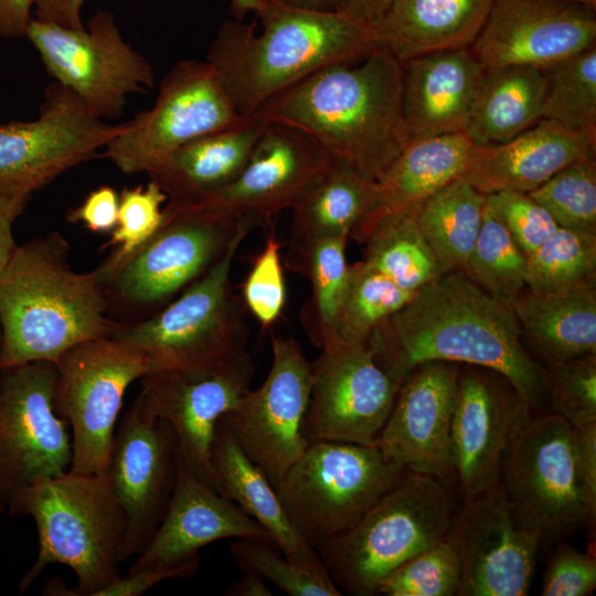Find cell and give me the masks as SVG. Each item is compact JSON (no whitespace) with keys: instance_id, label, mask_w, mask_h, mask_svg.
I'll use <instances>...</instances> for the list:
<instances>
[{"instance_id":"cell-1","label":"cell","mask_w":596,"mask_h":596,"mask_svg":"<svg viewBox=\"0 0 596 596\" xmlns=\"http://www.w3.org/2000/svg\"><path fill=\"white\" fill-rule=\"evenodd\" d=\"M368 341L379 364L401 382L424 362L468 364L503 375L534 412L547 406L544 366L523 348L511 305L461 269L424 286Z\"/></svg>"},{"instance_id":"cell-2","label":"cell","mask_w":596,"mask_h":596,"mask_svg":"<svg viewBox=\"0 0 596 596\" xmlns=\"http://www.w3.org/2000/svg\"><path fill=\"white\" fill-rule=\"evenodd\" d=\"M402 91V63L379 47L316 71L255 113L301 130L331 158L377 179L408 142Z\"/></svg>"},{"instance_id":"cell-3","label":"cell","mask_w":596,"mask_h":596,"mask_svg":"<svg viewBox=\"0 0 596 596\" xmlns=\"http://www.w3.org/2000/svg\"><path fill=\"white\" fill-rule=\"evenodd\" d=\"M262 22L225 20L210 44L212 66L241 116L316 71L355 62L379 49L375 29L340 11L263 0Z\"/></svg>"},{"instance_id":"cell-4","label":"cell","mask_w":596,"mask_h":596,"mask_svg":"<svg viewBox=\"0 0 596 596\" xmlns=\"http://www.w3.org/2000/svg\"><path fill=\"white\" fill-rule=\"evenodd\" d=\"M0 368L55 362L70 348L109 337L108 315L94 270L77 273L70 244L51 232L18 245L0 269Z\"/></svg>"},{"instance_id":"cell-5","label":"cell","mask_w":596,"mask_h":596,"mask_svg":"<svg viewBox=\"0 0 596 596\" xmlns=\"http://www.w3.org/2000/svg\"><path fill=\"white\" fill-rule=\"evenodd\" d=\"M7 511L31 517L38 531L39 552L19 582L20 595L53 564L71 567L77 585L52 578L42 589L47 596H96L120 577L126 517L105 473L68 470L39 481L17 494Z\"/></svg>"},{"instance_id":"cell-6","label":"cell","mask_w":596,"mask_h":596,"mask_svg":"<svg viewBox=\"0 0 596 596\" xmlns=\"http://www.w3.org/2000/svg\"><path fill=\"white\" fill-rule=\"evenodd\" d=\"M456 509L453 489L405 470L352 525L316 550L342 593L376 595L391 572L446 538Z\"/></svg>"},{"instance_id":"cell-7","label":"cell","mask_w":596,"mask_h":596,"mask_svg":"<svg viewBox=\"0 0 596 596\" xmlns=\"http://www.w3.org/2000/svg\"><path fill=\"white\" fill-rule=\"evenodd\" d=\"M260 224L190 207H163L158 230L127 258L94 269L109 317L118 322L146 319L205 274L236 236Z\"/></svg>"},{"instance_id":"cell-8","label":"cell","mask_w":596,"mask_h":596,"mask_svg":"<svg viewBox=\"0 0 596 596\" xmlns=\"http://www.w3.org/2000/svg\"><path fill=\"white\" fill-rule=\"evenodd\" d=\"M253 230L242 231L224 255L166 307L136 322L115 321L109 337L141 351L150 373L202 366L245 350L246 307L233 292L231 270Z\"/></svg>"},{"instance_id":"cell-9","label":"cell","mask_w":596,"mask_h":596,"mask_svg":"<svg viewBox=\"0 0 596 596\" xmlns=\"http://www.w3.org/2000/svg\"><path fill=\"white\" fill-rule=\"evenodd\" d=\"M404 471L376 445L318 440L275 489L295 526L317 549L352 525Z\"/></svg>"},{"instance_id":"cell-10","label":"cell","mask_w":596,"mask_h":596,"mask_svg":"<svg viewBox=\"0 0 596 596\" xmlns=\"http://www.w3.org/2000/svg\"><path fill=\"white\" fill-rule=\"evenodd\" d=\"M55 412L72 429L70 471L104 475L128 386L151 372L138 349L111 337L83 341L54 362Z\"/></svg>"},{"instance_id":"cell-11","label":"cell","mask_w":596,"mask_h":596,"mask_svg":"<svg viewBox=\"0 0 596 596\" xmlns=\"http://www.w3.org/2000/svg\"><path fill=\"white\" fill-rule=\"evenodd\" d=\"M573 430L552 412L532 413L503 456L500 483L509 504L542 544L567 536L588 521L576 472Z\"/></svg>"},{"instance_id":"cell-12","label":"cell","mask_w":596,"mask_h":596,"mask_svg":"<svg viewBox=\"0 0 596 596\" xmlns=\"http://www.w3.org/2000/svg\"><path fill=\"white\" fill-rule=\"evenodd\" d=\"M24 36L50 76L77 95L98 119L119 117L128 95L155 86L152 65L125 41L106 10L96 11L81 30L32 17Z\"/></svg>"},{"instance_id":"cell-13","label":"cell","mask_w":596,"mask_h":596,"mask_svg":"<svg viewBox=\"0 0 596 596\" xmlns=\"http://www.w3.org/2000/svg\"><path fill=\"white\" fill-rule=\"evenodd\" d=\"M242 117L206 61L180 60L161 79L152 107L124 123L103 155L126 174L147 173L182 145Z\"/></svg>"},{"instance_id":"cell-14","label":"cell","mask_w":596,"mask_h":596,"mask_svg":"<svg viewBox=\"0 0 596 596\" xmlns=\"http://www.w3.org/2000/svg\"><path fill=\"white\" fill-rule=\"evenodd\" d=\"M54 362L0 368V512L25 488L70 470L72 435L54 408Z\"/></svg>"},{"instance_id":"cell-15","label":"cell","mask_w":596,"mask_h":596,"mask_svg":"<svg viewBox=\"0 0 596 596\" xmlns=\"http://www.w3.org/2000/svg\"><path fill=\"white\" fill-rule=\"evenodd\" d=\"M123 126L96 118L72 91L50 84L34 119L0 125V195L30 201L92 159Z\"/></svg>"},{"instance_id":"cell-16","label":"cell","mask_w":596,"mask_h":596,"mask_svg":"<svg viewBox=\"0 0 596 596\" xmlns=\"http://www.w3.org/2000/svg\"><path fill=\"white\" fill-rule=\"evenodd\" d=\"M181 454L171 425L140 390L113 437L105 476L126 517L121 561L153 536L170 501Z\"/></svg>"},{"instance_id":"cell-17","label":"cell","mask_w":596,"mask_h":596,"mask_svg":"<svg viewBox=\"0 0 596 596\" xmlns=\"http://www.w3.org/2000/svg\"><path fill=\"white\" fill-rule=\"evenodd\" d=\"M402 382L375 360L369 341L338 343L311 363V391L302 436L375 445Z\"/></svg>"},{"instance_id":"cell-18","label":"cell","mask_w":596,"mask_h":596,"mask_svg":"<svg viewBox=\"0 0 596 596\" xmlns=\"http://www.w3.org/2000/svg\"><path fill=\"white\" fill-rule=\"evenodd\" d=\"M263 384L249 389L220 419L274 488L305 453L301 427L311 391V362L292 338L273 337Z\"/></svg>"},{"instance_id":"cell-19","label":"cell","mask_w":596,"mask_h":596,"mask_svg":"<svg viewBox=\"0 0 596 596\" xmlns=\"http://www.w3.org/2000/svg\"><path fill=\"white\" fill-rule=\"evenodd\" d=\"M462 500L446 534L460 562L458 596L528 595L540 536L517 519L500 481Z\"/></svg>"},{"instance_id":"cell-20","label":"cell","mask_w":596,"mask_h":596,"mask_svg":"<svg viewBox=\"0 0 596 596\" xmlns=\"http://www.w3.org/2000/svg\"><path fill=\"white\" fill-rule=\"evenodd\" d=\"M254 373L252 356L242 350L206 365L160 371L140 379L141 391L173 428L184 465L217 492L210 461L214 429L251 389Z\"/></svg>"},{"instance_id":"cell-21","label":"cell","mask_w":596,"mask_h":596,"mask_svg":"<svg viewBox=\"0 0 596 596\" xmlns=\"http://www.w3.org/2000/svg\"><path fill=\"white\" fill-rule=\"evenodd\" d=\"M533 412L500 373L460 364L450 460L455 488L462 499L500 481L505 450Z\"/></svg>"},{"instance_id":"cell-22","label":"cell","mask_w":596,"mask_h":596,"mask_svg":"<svg viewBox=\"0 0 596 596\" xmlns=\"http://www.w3.org/2000/svg\"><path fill=\"white\" fill-rule=\"evenodd\" d=\"M330 160L301 130L267 123L236 179L213 195L182 207L252 217L262 225L291 210Z\"/></svg>"},{"instance_id":"cell-23","label":"cell","mask_w":596,"mask_h":596,"mask_svg":"<svg viewBox=\"0 0 596 596\" xmlns=\"http://www.w3.org/2000/svg\"><path fill=\"white\" fill-rule=\"evenodd\" d=\"M596 45V10L570 0H494L470 49L486 68H547Z\"/></svg>"},{"instance_id":"cell-24","label":"cell","mask_w":596,"mask_h":596,"mask_svg":"<svg viewBox=\"0 0 596 596\" xmlns=\"http://www.w3.org/2000/svg\"><path fill=\"white\" fill-rule=\"evenodd\" d=\"M460 364L428 361L403 380L375 443L405 470L427 475L453 489L450 436Z\"/></svg>"},{"instance_id":"cell-25","label":"cell","mask_w":596,"mask_h":596,"mask_svg":"<svg viewBox=\"0 0 596 596\" xmlns=\"http://www.w3.org/2000/svg\"><path fill=\"white\" fill-rule=\"evenodd\" d=\"M228 538L275 545L260 524L232 500L201 482L181 458L164 515L128 572L198 561L200 549Z\"/></svg>"},{"instance_id":"cell-26","label":"cell","mask_w":596,"mask_h":596,"mask_svg":"<svg viewBox=\"0 0 596 596\" xmlns=\"http://www.w3.org/2000/svg\"><path fill=\"white\" fill-rule=\"evenodd\" d=\"M402 65V110L408 141L465 131L486 74L472 50L432 52Z\"/></svg>"},{"instance_id":"cell-27","label":"cell","mask_w":596,"mask_h":596,"mask_svg":"<svg viewBox=\"0 0 596 596\" xmlns=\"http://www.w3.org/2000/svg\"><path fill=\"white\" fill-rule=\"evenodd\" d=\"M585 156H596V132L575 130L542 118L507 142L476 146L464 178L485 194L529 193Z\"/></svg>"},{"instance_id":"cell-28","label":"cell","mask_w":596,"mask_h":596,"mask_svg":"<svg viewBox=\"0 0 596 596\" xmlns=\"http://www.w3.org/2000/svg\"><path fill=\"white\" fill-rule=\"evenodd\" d=\"M267 123L256 113L177 148L147 174L167 195L168 206L195 204L241 173Z\"/></svg>"},{"instance_id":"cell-29","label":"cell","mask_w":596,"mask_h":596,"mask_svg":"<svg viewBox=\"0 0 596 596\" xmlns=\"http://www.w3.org/2000/svg\"><path fill=\"white\" fill-rule=\"evenodd\" d=\"M475 148L465 131L409 140L376 179L374 204L351 238L362 244L385 216L416 206L462 178Z\"/></svg>"},{"instance_id":"cell-30","label":"cell","mask_w":596,"mask_h":596,"mask_svg":"<svg viewBox=\"0 0 596 596\" xmlns=\"http://www.w3.org/2000/svg\"><path fill=\"white\" fill-rule=\"evenodd\" d=\"M210 461L219 492L260 524L283 554L320 574H329L316 549L290 520L265 472L238 446L219 419L210 446Z\"/></svg>"},{"instance_id":"cell-31","label":"cell","mask_w":596,"mask_h":596,"mask_svg":"<svg viewBox=\"0 0 596 596\" xmlns=\"http://www.w3.org/2000/svg\"><path fill=\"white\" fill-rule=\"evenodd\" d=\"M511 307L523 348L543 366L596 354V278L563 291L523 290Z\"/></svg>"},{"instance_id":"cell-32","label":"cell","mask_w":596,"mask_h":596,"mask_svg":"<svg viewBox=\"0 0 596 596\" xmlns=\"http://www.w3.org/2000/svg\"><path fill=\"white\" fill-rule=\"evenodd\" d=\"M494 0H393L372 26L379 47L402 64L423 54L470 47Z\"/></svg>"},{"instance_id":"cell-33","label":"cell","mask_w":596,"mask_h":596,"mask_svg":"<svg viewBox=\"0 0 596 596\" xmlns=\"http://www.w3.org/2000/svg\"><path fill=\"white\" fill-rule=\"evenodd\" d=\"M375 195V178L331 158L291 209L288 247L320 237L351 238L371 211Z\"/></svg>"},{"instance_id":"cell-34","label":"cell","mask_w":596,"mask_h":596,"mask_svg":"<svg viewBox=\"0 0 596 596\" xmlns=\"http://www.w3.org/2000/svg\"><path fill=\"white\" fill-rule=\"evenodd\" d=\"M546 74L529 65L486 68L465 132L477 147L511 140L542 119Z\"/></svg>"},{"instance_id":"cell-35","label":"cell","mask_w":596,"mask_h":596,"mask_svg":"<svg viewBox=\"0 0 596 596\" xmlns=\"http://www.w3.org/2000/svg\"><path fill=\"white\" fill-rule=\"evenodd\" d=\"M348 241L343 236L320 237L288 247V268L311 284V297L302 308L301 321L320 350L336 344V324L349 279Z\"/></svg>"},{"instance_id":"cell-36","label":"cell","mask_w":596,"mask_h":596,"mask_svg":"<svg viewBox=\"0 0 596 596\" xmlns=\"http://www.w3.org/2000/svg\"><path fill=\"white\" fill-rule=\"evenodd\" d=\"M487 195L464 177L416 207L417 225L441 274L462 269L480 232Z\"/></svg>"},{"instance_id":"cell-37","label":"cell","mask_w":596,"mask_h":596,"mask_svg":"<svg viewBox=\"0 0 596 596\" xmlns=\"http://www.w3.org/2000/svg\"><path fill=\"white\" fill-rule=\"evenodd\" d=\"M416 206L382 219L362 243V262L401 288L417 292L441 275L417 222Z\"/></svg>"},{"instance_id":"cell-38","label":"cell","mask_w":596,"mask_h":596,"mask_svg":"<svg viewBox=\"0 0 596 596\" xmlns=\"http://www.w3.org/2000/svg\"><path fill=\"white\" fill-rule=\"evenodd\" d=\"M415 295L362 260L350 265L348 286L336 324V344L369 340L375 329Z\"/></svg>"},{"instance_id":"cell-39","label":"cell","mask_w":596,"mask_h":596,"mask_svg":"<svg viewBox=\"0 0 596 596\" xmlns=\"http://www.w3.org/2000/svg\"><path fill=\"white\" fill-rule=\"evenodd\" d=\"M528 256L486 204L479 235L462 272L493 298L512 304L525 288Z\"/></svg>"},{"instance_id":"cell-40","label":"cell","mask_w":596,"mask_h":596,"mask_svg":"<svg viewBox=\"0 0 596 596\" xmlns=\"http://www.w3.org/2000/svg\"><path fill=\"white\" fill-rule=\"evenodd\" d=\"M596 278V235L558 227L528 256L525 287L534 292L571 289Z\"/></svg>"},{"instance_id":"cell-41","label":"cell","mask_w":596,"mask_h":596,"mask_svg":"<svg viewBox=\"0 0 596 596\" xmlns=\"http://www.w3.org/2000/svg\"><path fill=\"white\" fill-rule=\"evenodd\" d=\"M544 70L542 118L596 132V45Z\"/></svg>"},{"instance_id":"cell-42","label":"cell","mask_w":596,"mask_h":596,"mask_svg":"<svg viewBox=\"0 0 596 596\" xmlns=\"http://www.w3.org/2000/svg\"><path fill=\"white\" fill-rule=\"evenodd\" d=\"M529 194L560 227L596 235V156L573 161Z\"/></svg>"},{"instance_id":"cell-43","label":"cell","mask_w":596,"mask_h":596,"mask_svg":"<svg viewBox=\"0 0 596 596\" xmlns=\"http://www.w3.org/2000/svg\"><path fill=\"white\" fill-rule=\"evenodd\" d=\"M460 574L457 552L445 538L391 572L379 585L376 595L458 596Z\"/></svg>"},{"instance_id":"cell-44","label":"cell","mask_w":596,"mask_h":596,"mask_svg":"<svg viewBox=\"0 0 596 596\" xmlns=\"http://www.w3.org/2000/svg\"><path fill=\"white\" fill-rule=\"evenodd\" d=\"M274 544L258 540L236 539L230 552L236 565L270 582L291 596H340L343 593L329 574L316 573L280 556Z\"/></svg>"},{"instance_id":"cell-45","label":"cell","mask_w":596,"mask_h":596,"mask_svg":"<svg viewBox=\"0 0 596 596\" xmlns=\"http://www.w3.org/2000/svg\"><path fill=\"white\" fill-rule=\"evenodd\" d=\"M547 407L572 427L596 423V354L544 365Z\"/></svg>"},{"instance_id":"cell-46","label":"cell","mask_w":596,"mask_h":596,"mask_svg":"<svg viewBox=\"0 0 596 596\" xmlns=\"http://www.w3.org/2000/svg\"><path fill=\"white\" fill-rule=\"evenodd\" d=\"M166 200L167 195L152 180L146 185L125 188L119 193L117 224L108 242L114 251L99 266L117 265L150 238L162 222L161 206Z\"/></svg>"},{"instance_id":"cell-47","label":"cell","mask_w":596,"mask_h":596,"mask_svg":"<svg viewBox=\"0 0 596 596\" xmlns=\"http://www.w3.org/2000/svg\"><path fill=\"white\" fill-rule=\"evenodd\" d=\"M285 300L286 287L280 262V243L272 233L246 277L243 301L263 327H269L280 316Z\"/></svg>"},{"instance_id":"cell-48","label":"cell","mask_w":596,"mask_h":596,"mask_svg":"<svg viewBox=\"0 0 596 596\" xmlns=\"http://www.w3.org/2000/svg\"><path fill=\"white\" fill-rule=\"evenodd\" d=\"M486 195L488 206L504 224L526 256L560 227L551 214L529 193L498 191Z\"/></svg>"},{"instance_id":"cell-49","label":"cell","mask_w":596,"mask_h":596,"mask_svg":"<svg viewBox=\"0 0 596 596\" xmlns=\"http://www.w3.org/2000/svg\"><path fill=\"white\" fill-rule=\"evenodd\" d=\"M596 587V558L567 542L550 554L543 573L542 596H586Z\"/></svg>"},{"instance_id":"cell-50","label":"cell","mask_w":596,"mask_h":596,"mask_svg":"<svg viewBox=\"0 0 596 596\" xmlns=\"http://www.w3.org/2000/svg\"><path fill=\"white\" fill-rule=\"evenodd\" d=\"M119 193L110 185L93 190L76 207L68 211L66 220L83 224L92 232H110L117 224Z\"/></svg>"},{"instance_id":"cell-51","label":"cell","mask_w":596,"mask_h":596,"mask_svg":"<svg viewBox=\"0 0 596 596\" xmlns=\"http://www.w3.org/2000/svg\"><path fill=\"white\" fill-rule=\"evenodd\" d=\"M573 441L577 478L588 513L587 524L594 529L596 521V423L574 428Z\"/></svg>"},{"instance_id":"cell-52","label":"cell","mask_w":596,"mask_h":596,"mask_svg":"<svg viewBox=\"0 0 596 596\" xmlns=\"http://www.w3.org/2000/svg\"><path fill=\"white\" fill-rule=\"evenodd\" d=\"M198 567L199 560L179 566H145L127 572L96 596H139L164 579L190 577Z\"/></svg>"},{"instance_id":"cell-53","label":"cell","mask_w":596,"mask_h":596,"mask_svg":"<svg viewBox=\"0 0 596 596\" xmlns=\"http://www.w3.org/2000/svg\"><path fill=\"white\" fill-rule=\"evenodd\" d=\"M85 0H33L34 18L67 29H84L81 12Z\"/></svg>"},{"instance_id":"cell-54","label":"cell","mask_w":596,"mask_h":596,"mask_svg":"<svg viewBox=\"0 0 596 596\" xmlns=\"http://www.w3.org/2000/svg\"><path fill=\"white\" fill-rule=\"evenodd\" d=\"M29 200L0 195V269L9 262L17 248L13 225L23 213Z\"/></svg>"},{"instance_id":"cell-55","label":"cell","mask_w":596,"mask_h":596,"mask_svg":"<svg viewBox=\"0 0 596 596\" xmlns=\"http://www.w3.org/2000/svg\"><path fill=\"white\" fill-rule=\"evenodd\" d=\"M33 0H0V38L24 36Z\"/></svg>"},{"instance_id":"cell-56","label":"cell","mask_w":596,"mask_h":596,"mask_svg":"<svg viewBox=\"0 0 596 596\" xmlns=\"http://www.w3.org/2000/svg\"><path fill=\"white\" fill-rule=\"evenodd\" d=\"M393 0H341L339 11L345 15L369 24H375Z\"/></svg>"},{"instance_id":"cell-57","label":"cell","mask_w":596,"mask_h":596,"mask_svg":"<svg viewBox=\"0 0 596 596\" xmlns=\"http://www.w3.org/2000/svg\"><path fill=\"white\" fill-rule=\"evenodd\" d=\"M227 596H270L272 590L259 576L246 573L225 593Z\"/></svg>"},{"instance_id":"cell-58","label":"cell","mask_w":596,"mask_h":596,"mask_svg":"<svg viewBox=\"0 0 596 596\" xmlns=\"http://www.w3.org/2000/svg\"><path fill=\"white\" fill-rule=\"evenodd\" d=\"M286 2L309 9L339 11L341 0H285Z\"/></svg>"},{"instance_id":"cell-59","label":"cell","mask_w":596,"mask_h":596,"mask_svg":"<svg viewBox=\"0 0 596 596\" xmlns=\"http://www.w3.org/2000/svg\"><path fill=\"white\" fill-rule=\"evenodd\" d=\"M231 8L236 18L240 20L248 12H254L255 14L259 10L263 0H230Z\"/></svg>"},{"instance_id":"cell-60","label":"cell","mask_w":596,"mask_h":596,"mask_svg":"<svg viewBox=\"0 0 596 596\" xmlns=\"http://www.w3.org/2000/svg\"><path fill=\"white\" fill-rule=\"evenodd\" d=\"M596 10V0H570Z\"/></svg>"},{"instance_id":"cell-61","label":"cell","mask_w":596,"mask_h":596,"mask_svg":"<svg viewBox=\"0 0 596 596\" xmlns=\"http://www.w3.org/2000/svg\"><path fill=\"white\" fill-rule=\"evenodd\" d=\"M0 345H1V324H0Z\"/></svg>"}]
</instances>
